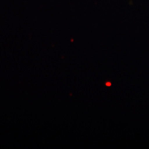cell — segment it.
Here are the masks:
<instances>
[{
  "mask_svg": "<svg viewBox=\"0 0 149 149\" xmlns=\"http://www.w3.org/2000/svg\"><path fill=\"white\" fill-rule=\"evenodd\" d=\"M111 85V83H110V82L106 83V86H110Z\"/></svg>",
  "mask_w": 149,
  "mask_h": 149,
  "instance_id": "6da1fadb",
  "label": "cell"
}]
</instances>
